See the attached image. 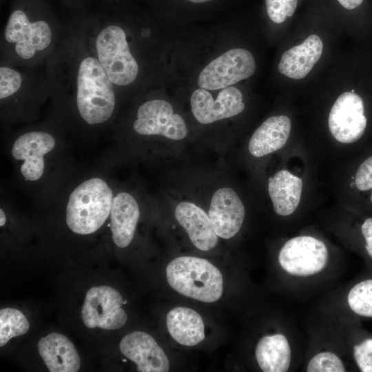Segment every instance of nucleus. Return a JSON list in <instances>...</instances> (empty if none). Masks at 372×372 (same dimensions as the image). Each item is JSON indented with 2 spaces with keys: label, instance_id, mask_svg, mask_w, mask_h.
Returning <instances> with one entry per match:
<instances>
[{
  "label": "nucleus",
  "instance_id": "1",
  "mask_svg": "<svg viewBox=\"0 0 372 372\" xmlns=\"http://www.w3.org/2000/svg\"><path fill=\"white\" fill-rule=\"evenodd\" d=\"M50 96L87 126L107 124L116 105V88L94 54L79 19L65 25L45 63Z\"/></svg>",
  "mask_w": 372,
  "mask_h": 372
},
{
  "label": "nucleus",
  "instance_id": "2",
  "mask_svg": "<svg viewBox=\"0 0 372 372\" xmlns=\"http://www.w3.org/2000/svg\"><path fill=\"white\" fill-rule=\"evenodd\" d=\"M64 28L41 3L28 0L15 3L2 31L1 62L27 68L44 65Z\"/></svg>",
  "mask_w": 372,
  "mask_h": 372
},
{
  "label": "nucleus",
  "instance_id": "3",
  "mask_svg": "<svg viewBox=\"0 0 372 372\" xmlns=\"http://www.w3.org/2000/svg\"><path fill=\"white\" fill-rule=\"evenodd\" d=\"M113 198L111 187L101 178L92 177L81 183L67 203L65 221L69 229L79 235L99 230L110 215Z\"/></svg>",
  "mask_w": 372,
  "mask_h": 372
},
{
  "label": "nucleus",
  "instance_id": "4",
  "mask_svg": "<svg viewBox=\"0 0 372 372\" xmlns=\"http://www.w3.org/2000/svg\"><path fill=\"white\" fill-rule=\"evenodd\" d=\"M169 285L178 293L203 302L218 300L223 292L220 270L207 260L194 256L173 259L166 268Z\"/></svg>",
  "mask_w": 372,
  "mask_h": 372
},
{
  "label": "nucleus",
  "instance_id": "5",
  "mask_svg": "<svg viewBox=\"0 0 372 372\" xmlns=\"http://www.w3.org/2000/svg\"><path fill=\"white\" fill-rule=\"evenodd\" d=\"M256 62L251 53L242 48L227 51L211 61L200 73V88L217 90L229 87L254 74Z\"/></svg>",
  "mask_w": 372,
  "mask_h": 372
},
{
  "label": "nucleus",
  "instance_id": "6",
  "mask_svg": "<svg viewBox=\"0 0 372 372\" xmlns=\"http://www.w3.org/2000/svg\"><path fill=\"white\" fill-rule=\"evenodd\" d=\"M123 303V297L116 289L105 285L92 287L87 291L81 309L85 326L106 330L121 328L127 318L121 307Z\"/></svg>",
  "mask_w": 372,
  "mask_h": 372
},
{
  "label": "nucleus",
  "instance_id": "7",
  "mask_svg": "<svg viewBox=\"0 0 372 372\" xmlns=\"http://www.w3.org/2000/svg\"><path fill=\"white\" fill-rule=\"evenodd\" d=\"M328 258L329 252L324 243L309 236L291 238L283 245L278 255L282 269L298 276L319 273L326 267Z\"/></svg>",
  "mask_w": 372,
  "mask_h": 372
},
{
  "label": "nucleus",
  "instance_id": "8",
  "mask_svg": "<svg viewBox=\"0 0 372 372\" xmlns=\"http://www.w3.org/2000/svg\"><path fill=\"white\" fill-rule=\"evenodd\" d=\"M133 129L140 135H160L175 141L187 135L184 119L174 112L169 102L161 99L147 101L139 106Z\"/></svg>",
  "mask_w": 372,
  "mask_h": 372
},
{
  "label": "nucleus",
  "instance_id": "9",
  "mask_svg": "<svg viewBox=\"0 0 372 372\" xmlns=\"http://www.w3.org/2000/svg\"><path fill=\"white\" fill-rule=\"evenodd\" d=\"M328 123L338 141L350 144L358 141L367 125L362 99L353 92L340 94L330 110Z\"/></svg>",
  "mask_w": 372,
  "mask_h": 372
},
{
  "label": "nucleus",
  "instance_id": "10",
  "mask_svg": "<svg viewBox=\"0 0 372 372\" xmlns=\"http://www.w3.org/2000/svg\"><path fill=\"white\" fill-rule=\"evenodd\" d=\"M56 139L50 132L31 130L19 135L14 141L11 154L14 159L22 162L20 172L28 181H37L43 175L45 156L56 146Z\"/></svg>",
  "mask_w": 372,
  "mask_h": 372
},
{
  "label": "nucleus",
  "instance_id": "11",
  "mask_svg": "<svg viewBox=\"0 0 372 372\" xmlns=\"http://www.w3.org/2000/svg\"><path fill=\"white\" fill-rule=\"evenodd\" d=\"M190 103L194 116L202 124L236 116L245 107L241 92L231 86L223 89L216 100L207 90L197 89L191 96Z\"/></svg>",
  "mask_w": 372,
  "mask_h": 372
},
{
  "label": "nucleus",
  "instance_id": "12",
  "mask_svg": "<svg viewBox=\"0 0 372 372\" xmlns=\"http://www.w3.org/2000/svg\"><path fill=\"white\" fill-rule=\"evenodd\" d=\"M208 216L217 236L229 239L241 228L245 209L234 189L222 187L217 189L211 197Z\"/></svg>",
  "mask_w": 372,
  "mask_h": 372
},
{
  "label": "nucleus",
  "instance_id": "13",
  "mask_svg": "<svg viewBox=\"0 0 372 372\" xmlns=\"http://www.w3.org/2000/svg\"><path fill=\"white\" fill-rule=\"evenodd\" d=\"M121 353L136 365L140 372H167L169 369L167 356L152 336L141 331L123 338Z\"/></svg>",
  "mask_w": 372,
  "mask_h": 372
},
{
  "label": "nucleus",
  "instance_id": "14",
  "mask_svg": "<svg viewBox=\"0 0 372 372\" xmlns=\"http://www.w3.org/2000/svg\"><path fill=\"white\" fill-rule=\"evenodd\" d=\"M174 216L196 248L207 251L216 245L218 236L208 214L202 208L193 203L181 202L177 205Z\"/></svg>",
  "mask_w": 372,
  "mask_h": 372
},
{
  "label": "nucleus",
  "instance_id": "15",
  "mask_svg": "<svg viewBox=\"0 0 372 372\" xmlns=\"http://www.w3.org/2000/svg\"><path fill=\"white\" fill-rule=\"evenodd\" d=\"M110 216L113 242L120 248L127 247L132 240L140 216L137 201L128 192L118 193L113 198Z\"/></svg>",
  "mask_w": 372,
  "mask_h": 372
},
{
  "label": "nucleus",
  "instance_id": "16",
  "mask_svg": "<svg viewBox=\"0 0 372 372\" xmlns=\"http://www.w3.org/2000/svg\"><path fill=\"white\" fill-rule=\"evenodd\" d=\"M323 43L319 36L311 34L302 43L285 51L278 64V70L293 79L304 78L320 59Z\"/></svg>",
  "mask_w": 372,
  "mask_h": 372
},
{
  "label": "nucleus",
  "instance_id": "17",
  "mask_svg": "<svg viewBox=\"0 0 372 372\" xmlns=\"http://www.w3.org/2000/svg\"><path fill=\"white\" fill-rule=\"evenodd\" d=\"M38 351L50 372H76L80 357L73 343L65 335L51 333L38 342Z\"/></svg>",
  "mask_w": 372,
  "mask_h": 372
},
{
  "label": "nucleus",
  "instance_id": "18",
  "mask_svg": "<svg viewBox=\"0 0 372 372\" xmlns=\"http://www.w3.org/2000/svg\"><path fill=\"white\" fill-rule=\"evenodd\" d=\"M291 123L287 116H274L265 120L254 132L249 151L255 157H262L282 148L287 143Z\"/></svg>",
  "mask_w": 372,
  "mask_h": 372
},
{
  "label": "nucleus",
  "instance_id": "19",
  "mask_svg": "<svg viewBox=\"0 0 372 372\" xmlns=\"http://www.w3.org/2000/svg\"><path fill=\"white\" fill-rule=\"evenodd\" d=\"M302 189V180L286 169L269 178L268 191L275 212L283 216L293 214L300 203Z\"/></svg>",
  "mask_w": 372,
  "mask_h": 372
},
{
  "label": "nucleus",
  "instance_id": "20",
  "mask_svg": "<svg viewBox=\"0 0 372 372\" xmlns=\"http://www.w3.org/2000/svg\"><path fill=\"white\" fill-rule=\"evenodd\" d=\"M166 322L171 336L182 345L195 346L205 338L203 319L192 309L174 308L168 313Z\"/></svg>",
  "mask_w": 372,
  "mask_h": 372
},
{
  "label": "nucleus",
  "instance_id": "21",
  "mask_svg": "<svg viewBox=\"0 0 372 372\" xmlns=\"http://www.w3.org/2000/svg\"><path fill=\"white\" fill-rule=\"evenodd\" d=\"M255 355L264 372H285L290 365V346L286 337L280 333L262 337L256 345Z\"/></svg>",
  "mask_w": 372,
  "mask_h": 372
},
{
  "label": "nucleus",
  "instance_id": "22",
  "mask_svg": "<svg viewBox=\"0 0 372 372\" xmlns=\"http://www.w3.org/2000/svg\"><path fill=\"white\" fill-rule=\"evenodd\" d=\"M30 324L25 316L13 308L0 310V347L4 346L11 338L25 334Z\"/></svg>",
  "mask_w": 372,
  "mask_h": 372
},
{
  "label": "nucleus",
  "instance_id": "23",
  "mask_svg": "<svg viewBox=\"0 0 372 372\" xmlns=\"http://www.w3.org/2000/svg\"><path fill=\"white\" fill-rule=\"evenodd\" d=\"M347 301L351 309L356 314L372 317V279L353 286L349 292Z\"/></svg>",
  "mask_w": 372,
  "mask_h": 372
},
{
  "label": "nucleus",
  "instance_id": "24",
  "mask_svg": "<svg viewBox=\"0 0 372 372\" xmlns=\"http://www.w3.org/2000/svg\"><path fill=\"white\" fill-rule=\"evenodd\" d=\"M307 371L309 372H344L345 368L340 358L330 351L320 352L309 361Z\"/></svg>",
  "mask_w": 372,
  "mask_h": 372
},
{
  "label": "nucleus",
  "instance_id": "25",
  "mask_svg": "<svg viewBox=\"0 0 372 372\" xmlns=\"http://www.w3.org/2000/svg\"><path fill=\"white\" fill-rule=\"evenodd\" d=\"M298 0H265L269 18L276 23H283L294 14Z\"/></svg>",
  "mask_w": 372,
  "mask_h": 372
},
{
  "label": "nucleus",
  "instance_id": "26",
  "mask_svg": "<svg viewBox=\"0 0 372 372\" xmlns=\"http://www.w3.org/2000/svg\"><path fill=\"white\" fill-rule=\"evenodd\" d=\"M354 183L359 192L369 193V202L372 204V155L366 158L358 167Z\"/></svg>",
  "mask_w": 372,
  "mask_h": 372
},
{
  "label": "nucleus",
  "instance_id": "27",
  "mask_svg": "<svg viewBox=\"0 0 372 372\" xmlns=\"http://www.w3.org/2000/svg\"><path fill=\"white\" fill-rule=\"evenodd\" d=\"M353 355L362 371L372 372V338L355 344L353 347Z\"/></svg>",
  "mask_w": 372,
  "mask_h": 372
},
{
  "label": "nucleus",
  "instance_id": "28",
  "mask_svg": "<svg viewBox=\"0 0 372 372\" xmlns=\"http://www.w3.org/2000/svg\"><path fill=\"white\" fill-rule=\"evenodd\" d=\"M361 231L366 242V250L372 258V218L364 220L362 225Z\"/></svg>",
  "mask_w": 372,
  "mask_h": 372
},
{
  "label": "nucleus",
  "instance_id": "29",
  "mask_svg": "<svg viewBox=\"0 0 372 372\" xmlns=\"http://www.w3.org/2000/svg\"><path fill=\"white\" fill-rule=\"evenodd\" d=\"M339 3L347 10H353L362 4L364 0H337Z\"/></svg>",
  "mask_w": 372,
  "mask_h": 372
},
{
  "label": "nucleus",
  "instance_id": "30",
  "mask_svg": "<svg viewBox=\"0 0 372 372\" xmlns=\"http://www.w3.org/2000/svg\"><path fill=\"white\" fill-rule=\"evenodd\" d=\"M186 3H189L194 5H202L207 3H211L216 0H183Z\"/></svg>",
  "mask_w": 372,
  "mask_h": 372
},
{
  "label": "nucleus",
  "instance_id": "31",
  "mask_svg": "<svg viewBox=\"0 0 372 372\" xmlns=\"http://www.w3.org/2000/svg\"><path fill=\"white\" fill-rule=\"evenodd\" d=\"M6 223V216L2 208L0 209V226L3 227Z\"/></svg>",
  "mask_w": 372,
  "mask_h": 372
}]
</instances>
